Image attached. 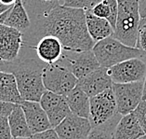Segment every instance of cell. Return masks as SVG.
Returning a JSON list of instances; mask_svg holds the SVG:
<instances>
[{"label": "cell", "instance_id": "23", "mask_svg": "<svg viewBox=\"0 0 146 139\" xmlns=\"http://www.w3.org/2000/svg\"><path fill=\"white\" fill-rule=\"evenodd\" d=\"M118 116L105 124L97 127H92L86 139H115L113 131H115L118 120H120V118L118 119Z\"/></svg>", "mask_w": 146, "mask_h": 139}, {"label": "cell", "instance_id": "39", "mask_svg": "<svg viewBox=\"0 0 146 139\" xmlns=\"http://www.w3.org/2000/svg\"><path fill=\"white\" fill-rule=\"evenodd\" d=\"M16 1H17V0H16Z\"/></svg>", "mask_w": 146, "mask_h": 139}, {"label": "cell", "instance_id": "38", "mask_svg": "<svg viewBox=\"0 0 146 139\" xmlns=\"http://www.w3.org/2000/svg\"><path fill=\"white\" fill-rule=\"evenodd\" d=\"M145 100H146V99H145Z\"/></svg>", "mask_w": 146, "mask_h": 139}, {"label": "cell", "instance_id": "8", "mask_svg": "<svg viewBox=\"0 0 146 139\" xmlns=\"http://www.w3.org/2000/svg\"><path fill=\"white\" fill-rule=\"evenodd\" d=\"M59 63L66 66L77 80L86 77L101 66L92 49L84 51H63Z\"/></svg>", "mask_w": 146, "mask_h": 139}, {"label": "cell", "instance_id": "17", "mask_svg": "<svg viewBox=\"0 0 146 139\" xmlns=\"http://www.w3.org/2000/svg\"><path fill=\"white\" fill-rule=\"evenodd\" d=\"M85 15L88 32L95 43L113 35L115 30L107 19L94 15L91 10L85 11Z\"/></svg>", "mask_w": 146, "mask_h": 139}, {"label": "cell", "instance_id": "20", "mask_svg": "<svg viewBox=\"0 0 146 139\" xmlns=\"http://www.w3.org/2000/svg\"><path fill=\"white\" fill-rule=\"evenodd\" d=\"M0 100L19 105L23 103L15 76L11 72L0 70Z\"/></svg>", "mask_w": 146, "mask_h": 139}, {"label": "cell", "instance_id": "16", "mask_svg": "<svg viewBox=\"0 0 146 139\" xmlns=\"http://www.w3.org/2000/svg\"><path fill=\"white\" fill-rule=\"evenodd\" d=\"M145 134L134 112L120 118L113 131L115 139H138Z\"/></svg>", "mask_w": 146, "mask_h": 139}, {"label": "cell", "instance_id": "26", "mask_svg": "<svg viewBox=\"0 0 146 139\" xmlns=\"http://www.w3.org/2000/svg\"><path fill=\"white\" fill-rule=\"evenodd\" d=\"M133 112L135 116L137 117L144 133L146 134V100H141V102L139 104Z\"/></svg>", "mask_w": 146, "mask_h": 139}, {"label": "cell", "instance_id": "7", "mask_svg": "<svg viewBox=\"0 0 146 139\" xmlns=\"http://www.w3.org/2000/svg\"><path fill=\"white\" fill-rule=\"evenodd\" d=\"M144 81V80H143ZM143 81L131 83H113L117 112L121 116L132 113L143 98Z\"/></svg>", "mask_w": 146, "mask_h": 139}, {"label": "cell", "instance_id": "12", "mask_svg": "<svg viewBox=\"0 0 146 139\" xmlns=\"http://www.w3.org/2000/svg\"><path fill=\"white\" fill-rule=\"evenodd\" d=\"M54 129L59 139H86L92 125L88 119L71 113Z\"/></svg>", "mask_w": 146, "mask_h": 139}, {"label": "cell", "instance_id": "14", "mask_svg": "<svg viewBox=\"0 0 146 139\" xmlns=\"http://www.w3.org/2000/svg\"><path fill=\"white\" fill-rule=\"evenodd\" d=\"M28 47L34 49L36 51L38 59L46 65L59 62L63 53L62 42L54 35H44L35 45H28Z\"/></svg>", "mask_w": 146, "mask_h": 139}, {"label": "cell", "instance_id": "25", "mask_svg": "<svg viewBox=\"0 0 146 139\" xmlns=\"http://www.w3.org/2000/svg\"><path fill=\"white\" fill-rule=\"evenodd\" d=\"M136 48L146 53V17L141 18L138 29V39Z\"/></svg>", "mask_w": 146, "mask_h": 139}, {"label": "cell", "instance_id": "13", "mask_svg": "<svg viewBox=\"0 0 146 139\" xmlns=\"http://www.w3.org/2000/svg\"><path fill=\"white\" fill-rule=\"evenodd\" d=\"M113 83L112 78L109 73V68L100 66L86 77L78 80L77 85L90 97H92L108 89H111Z\"/></svg>", "mask_w": 146, "mask_h": 139}, {"label": "cell", "instance_id": "27", "mask_svg": "<svg viewBox=\"0 0 146 139\" xmlns=\"http://www.w3.org/2000/svg\"><path fill=\"white\" fill-rule=\"evenodd\" d=\"M0 139H12L8 117L0 116Z\"/></svg>", "mask_w": 146, "mask_h": 139}, {"label": "cell", "instance_id": "21", "mask_svg": "<svg viewBox=\"0 0 146 139\" xmlns=\"http://www.w3.org/2000/svg\"><path fill=\"white\" fill-rule=\"evenodd\" d=\"M8 119L12 137H31L33 135L21 105L16 106Z\"/></svg>", "mask_w": 146, "mask_h": 139}, {"label": "cell", "instance_id": "18", "mask_svg": "<svg viewBox=\"0 0 146 139\" xmlns=\"http://www.w3.org/2000/svg\"><path fill=\"white\" fill-rule=\"evenodd\" d=\"M4 24L19 30L22 33H26L31 27V18L27 9L24 7L23 0H17L9 10Z\"/></svg>", "mask_w": 146, "mask_h": 139}, {"label": "cell", "instance_id": "32", "mask_svg": "<svg viewBox=\"0 0 146 139\" xmlns=\"http://www.w3.org/2000/svg\"><path fill=\"white\" fill-rule=\"evenodd\" d=\"M10 9H11V8H10ZM10 9H9V10H7L6 12L2 13L1 15H0V24H2V23H5V20H6V18L8 17V15H9Z\"/></svg>", "mask_w": 146, "mask_h": 139}, {"label": "cell", "instance_id": "19", "mask_svg": "<svg viewBox=\"0 0 146 139\" xmlns=\"http://www.w3.org/2000/svg\"><path fill=\"white\" fill-rule=\"evenodd\" d=\"M71 112L74 115L88 119L90 108V97L76 85L65 95Z\"/></svg>", "mask_w": 146, "mask_h": 139}, {"label": "cell", "instance_id": "9", "mask_svg": "<svg viewBox=\"0 0 146 139\" xmlns=\"http://www.w3.org/2000/svg\"><path fill=\"white\" fill-rule=\"evenodd\" d=\"M138 57L121 62L109 68L113 83H131L143 81L146 77V59Z\"/></svg>", "mask_w": 146, "mask_h": 139}, {"label": "cell", "instance_id": "6", "mask_svg": "<svg viewBox=\"0 0 146 139\" xmlns=\"http://www.w3.org/2000/svg\"><path fill=\"white\" fill-rule=\"evenodd\" d=\"M118 115L120 114L117 112V105L112 88L90 97L88 120L92 127L107 123Z\"/></svg>", "mask_w": 146, "mask_h": 139}, {"label": "cell", "instance_id": "33", "mask_svg": "<svg viewBox=\"0 0 146 139\" xmlns=\"http://www.w3.org/2000/svg\"><path fill=\"white\" fill-rule=\"evenodd\" d=\"M11 7L10 6H7V5H4V4H2L1 2H0V15H1L2 13H4L6 12L7 10H9Z\"/></svg>", "mask_w": 146, "mask_h": 139}, {"label": "cell", "instance_id": "34", "mask_svg": "<svg viewBox=\"0 0 146 139\" xmlns=\"http://www.w3.org/2000/svg\"><path fill=\"white\" fill-rule=\"evenodd\" d=\"M0 2H1L2 4H4V5L12 7L14 4H15L16 0H0Z\"/></svg>", "mask_w": 146, "mask_h": 139}, {"label": "cell", "instance_id": "10", "mask_svg": "<svg viewBox=\"0 0 146 139\" xmlns=\"http://www.w3.org/2000/svg\"><path fill=\"white\" fill-rule=\"evenodd\" d=\"M23 43V33L4 23L0 24V58L3 61L15 62Z\"/></svg>", "mask_w": 146, "mask_h": 139}, {"label": "cell", "instance_id": "11", "mask_svg": "<svg viewBox=\"0 0 146 139\" xmlns=\"http://www.w3.org/2000/svg\"><path fill=\"white\" fill-rule=\"evenodd\" d=\"M40 105L47 113L52 128L62 122L71 113L65 95H60L55 92L46 91L40 99Z\"/></svg>", "mask_w": 146, "mask_h": 139}, {"label": "cell", "instance_id": "2", "mask_svg": "<svg viewBox=\"0 0 146 139\" xmlns=\"http://www.w3.org/2000/svg\"><path fill=\"white\" fill-rule=\"evenodd\" d=\"M45 66V65H44ZM44 66L35 60H25L11 69L23 101L39 102L47 91L43 82Z\"/></svg>", "mask_w": 146, "mask_h": 139}, {"label": "cell", "instance_id": "24", "mask_svg": "<svg viewBox=\"0 0 146 139\" xmlns=\"http://www.w3.org/2000/svg\"><path fill=\"white\" fill-rule=\"evenodd\" d=\"M101 1L102 0H60V3L62 6L84 9L85 11H87V10H91Z\"/></svg>", "mask_w": 146, "mask_h": 139}, {"label": "cell", "instance_id": "4", "mask_svg": "<svg viewBox=\"0 0 146 139\" xmlns=\"http://www.w3.org/2000/svg\"><path fill=\"white\" fill-rule=\"evenodd\" d=\"M100 65L110 68L126 60L146 57V53L136 47H129L125 45L113 35L104 38L95 43L92 48Z\"/></svg>", "mask_w": 146, "mask_h": 139}, {"label": "cell", "instance_id": "35", "mask_svg": "<svg viewBox=\"0 0 146 139\" xmlns=\"http://www.w3.org/2000/svg\"><path fill=\"white\" fill-rule=\"evenodd\" d=\"M145 99H146V77L143 81V98H142V100H145Z\"/></svg>", "mask_w": 146, "mask_h": 139}, {"label": "cell", "instance_id": "29", "mask_svg": "<svg viewBox=\"0 0 146 139\" xmlns=\"http://www.w3.org/2000/svg\"><path fill=\"white\" fill-rule=\"evenodd\" d=\"M17 105L19 104H14V103L0 100V116L9 117L10 113L13 111V109L16 108Z\"/></svg>", "mask_w": 146, "mask_h": 139}, {"label": "cell", "instance_id": "1", "mask_svg": "<svg viewBox=\"0 0 146 139\" xmlns=\"http://www.w3.org/2000/svg\"><path fill=\"white\" fill-rule=\"evenodd\" d=\"M31 27L23 35L39 40L54 35L62 44L63 51H90L95 42L87 29L85 10L62 6L60 3L44 13L31 18Z\"/></svg>", "mask_w": 146, "mask_h": 139}, {"label": "cell", "instance_id": "28", "mask_svg": "<svg viewBox=\"0 0 146 139\" xmlns=\"http://www.w3.org/2000/svg\"><path fill=\"white\" fill-rule=\"evenodd\" d=\"M31 139H59V137L54 128H51L47 131L33 134L31 136Z\"/></svg>", "mask_w": 146, "mask_h": 139}, {"label": "cell", "instance_id": "22", "mask_svg": "<svg viewBox=\"0 0 146 139\" xmlns=\"http://www.w3.org/2000/svg\"><path fill=\"white\" fill-rule=\"evenodd\" d=\"M91 11L96 16L107 19L115 30L118 13L117 0H102L91 9Z\"/></svg>", "mask_w": 146, "mask_h": 139}, {"label": "cell", "instance_id": "30", "mask_svg": "<svg viewBox=\"0 0 146 139\" xmlns=\"http://www.w3.org/2000/svg\"><path fill=\"white\" fill-rule=\"evenodd\" d=\"M139 9L141 18L146 17V0H139Z\"/></svg>", "mask_w": 146, "mask_h": 139}, {"label": "cell", "instance_id": "37", "mask_svg": "<svg viewBox=\"0 0 146 139\" xmlns=\"http://www.w3.org/2000/svg\"><path fill=\"white\" fill-rule=\"evenodd\" d=\"M138 139H146V134L142 135V136H141L140 138H138Z\"/></svg>", "mask_w": 146, "mask_h": 139}, {"label": "cell", "instance_id": "31", "mask_svg": "<svg viewBox=\"0 0 146 139\" xmlns=\"http://www.w3.org/2000/svg\"><path fill=\"white\" fill-rule=\"evenodd\" d=\"M9 63H7L0 58V70L6 71V72H10V66H8Z\"/></svg>", "mask_w": 146, "mask_h": 139}, {"label": "cell", "instance_id": "36", "mask_svg": "<svg viewBox=\"0 0 146 139\" xmlns=\"http://www.w3.org/2000/svg\"><path fill=\"white\" fill-rule=\"evenodd\" d=\"M12 139H31V137H12Z\"/></svg>", "mask_w": 146, "mask_h": 139}, {"label": "cell", "instance_id": "15", "mask_svg": "<svg viewBox=\"0 0 146 139\" xmlns=\"http://www.w3.org/2000/svg\"><path fill=\"white\" fill-rule=\"evenodd\" d=\"M21 106L25 115L32 134L41 133L52 128L47 113L39 102L23 101Z\"/></svg>", "mask_w": 146, "mask_h": 139}, {"label": "cell", "instance_id": "3", "mask_svg": "<svg viewBox=\"0 0 146 139\" xmlns=\"http://www.w3.org/2000/svg\"><path fill=\"white\" fill-rule=\"evenodd\" d=\"M118 13L113 37L125 45L136 47L141 21L139 0H117Z\"/></svg>", "mask_w": 146, "mask_h": 139}, {"label": "cell", "instance_id": "5", "mask_svg": "<svg viewBox=\"0 0 146 139\" xmlns=\"http://www.w3.org/2000/svg\"><path fill=\"white\" fill-rule=\"evenodd\" d=\"M42 74L46 90L60 95H66L78 83L77 78L59 62L45 65Z\"/></svg>", "mask_w": 146, "mask_h": 139}]
</instances>
